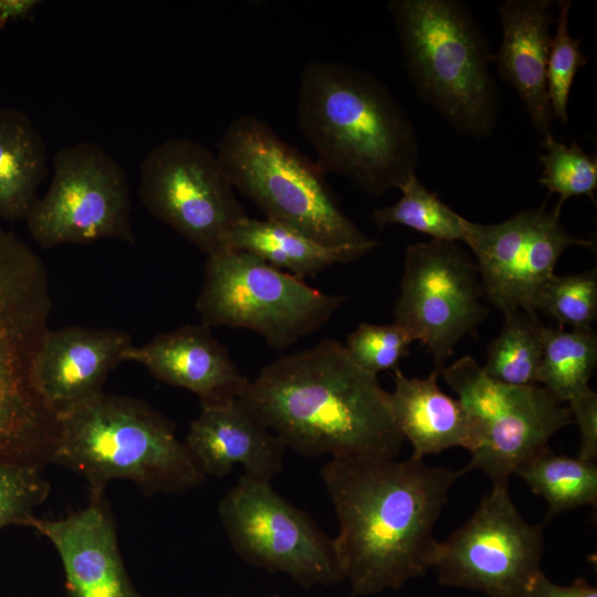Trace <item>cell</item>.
<instances>
[{"instance_id": "6da1fadb", "label": "cell", "mask_w": 597, "mask_h": 597, "mask_svg": "<svg viewBox=\"0 0 597 597\" xmlns=\"http://www.w3.org/2000/svg\"><path fill=\"white\" fill-rule=\"evenodd\" d=\"M468 467H430L410 457L331 458L321 478L338 520L337 557L355 596L398 589L434 567V524Z\"/></svg>"}, {"instance_id": "7a4b0ae2", "label": "cell", "mask_w": 597, "mask_h": 597, "mask_svg": "<svg viewBox=\"0 0 597 597\" xmlns=\"http://www.w3.org/2000/svg\"><path fill=\"white\" fill-rule=\"evenodd\" d=\"M387 395L345 345L326 338L264 366L239 398L301 455L397 458L405 439Z\"/></svg>"}, {"instance_id": "3957f363", "label": "cell", "mask_w": 597, "mask_h": 597, "mask_svg": "<svg viewBox=\"0 0 597 597\" xmlns=\"http://www.w3.org/2000/svg\"><path fill=\"white\" fill-rule=\"evenodd\" d=\"M297 123L324 174L381 196L400 188L419 160L416 129L373 74L335 61H312L300 76Z\"/></svg>"}, {"instance_id": "277c9868", "label": "cell", "mask_w": 597, "mask_h": 597, "mask_svg": "<svg viewBox=\"0 0 597 597\" xmlns=\"http://www.w3.org/2000/svg\"><path fill=\"white\" fill-rule=\"evenodd\" d=\"M52 463L81 475L90 494L114 480L145 495L181 493L205 480L170 420L139 399L105 392L57 418Z\"/></svg>"}, {"instance_id": "5b68a950", "label": "cell", "mask_w": 597, "mask_h": 597, "mask_svg": "<svg viewBox=\"0 0 597 597\" xmlns=\"http://www.w3.org/2000/svg\"><path fill=\"white\" fill-rule=\"evenodd\" d=\"M388 10L417 96L458 133L490 136L501 106L489 69L494 54L469 8L457 0H392Z\"/></svg>"}, {"instance_id": "8992f818", "label": "cell", "mask_w": 597, "mask_h": 597, "mask_svg": "<svg viewBox=\"0 0 597 597\" xmlns=\"http://www.w3.org/2000/svg\"><path fill=\"white\" fill-rule=\"evenodd\" d=\"M51 310L43 260L0 226V460L40 469L52 463L57 433L33 381Z\"/></svg>"}, {"instance_id": "52a82bcc", "label": "cell", "mask_w": 597, "mask_h": 597, "mask_svg": "<svg viewBox=\"0 0 597 597\" xmlns=\"http://www.w3.org/2000/svg\"><path fill=\"white\" fill-rule=\"evenodd\" d=\"M217 157L234 190L265 219L329 245H378L342 210L323 170L263 119L243 115L221 136Z\"/></svg>"}, {"instance_id": "ba28073f", "label": "cell", "mask_w": 597, "mask_h": 597, "mask_svg": "<svg viewBox=\"0 0 597 597\" xmlns=\"http://www.w3.org/2000/svg\"><path fill=\"white\" fill-rule=\"evenodd\" d=\"M344 301L252 253L226 249L207 255L196 308L209 327L245 328L283 350L326 325Z\"/></svg>"}, {"instance_id": "9c48e42d", "label": "cell", "mask_w": 597, "mask_h": 597, "mask_svg": "<svg viewBox=\"0 0 597 597\" xmlns=\"http://www.w3.org/2000/svg\"><path fill=\"white\" fill-rule=\"evenodd\" d=\"M441 375L471 422L474 444L468 468L482 471L493 484L509 483L523 462L549 448V439L573 422L568 407L542 386L499 383L469 355Z\"/></svg>"}, {"instance_id": "30bf717a", "label": "cell", "mask_w": 597, "mask_h": 597, "mask_svg": "<svg viewBox=\"0 0 597 597\" xmlns=\"http://www.w3.org/2000/svg\"><path fill=\"white\" fill-rule=\"evenodd\" d=\"M218 515L233 551L248 564L284 574L304 588L345 579L334 538L271 482L242 474L220 500Z\"/></svg>"}, {"instance_id": "8fae6325", "label": "cell", "mask_w": 597, "mask_h": 597, "mask_svg": "<svg viewBox=\"0 0 597 597\" xmlns=\"http://www.w3.org/2000/svg\"><path fill=\"white\" fill-rule=\"evenodd\" d=\"M51 184L25 218L42 248L101 239L136 242L129 182L122 165L101 146L81 142L59 149Z\"/></svg>"}, {"instance_id": "7c38bea8", "label": "cell", "mask_w": 597, "mask_h": 597, "mask_svg": "<svg viewBox=\"0 0 597 597\" xmlns=\"http://www.w3.org/2000/svg\"><path fill=\"white\" fill-rule=\"evenodd\" d=\"M146 210L207 255L222 251L248 217L218 157L187 137L154 147L140 164Z\"/></svg>"}, {"instance_id": "4fadbf2b", "label": "cell", "mask_w": 597, "mask_h": 597, "mask_svg": "<svg viewBox=\"0 0 597 597\" xmlns=\"http://www.w3.org/2000/svg\"><path fill=\"white\" fill-rule=\"evenodd\" d=\"M476 264L457 242L407 247L395 323L431 355L439 375L458 342L474 335L488 314Z\"/></svg>"}, {"instance_id": "5bb4252c", "label": "cell", "mask_w": 597, "mask_h": 597, "mask_svg": "<svg viewBox=\"0 0 597 597\" xmlns=\"http://www.w3.org/2000/svg\"><path fill=\"white\" fill-rule=\"evenodd\" d=\"M507 485L493 484L470 520L440 544L434 567L441 585L490 597H525L541 570L543 525L522 517Z\"/></svg>"}, {"instance_id": "9a60e30c", "label": "cell", "mask_w": 597, "mask_h": 597, "mask_svg": "<svg viewBox=\"0 0 597 597\" xmlns=\"http://www.w3.org/2000/svg\"><path fill=\"white\" fill-rule=\"evenodd\" d=\"M464 241L476 258L483 293L503 313L536 314L537 298L555 275L559 256L570 247L591 248L593 241L573 237L559 214L544 206L521 210L490 224L465 219Z\"/></svg>"}, {"instance_id": "2e32d148", "label": "cell", "mask_w": 597, "mask_h": 597, "mask_svg": "<svg viewBox=\"0 0 597 597\" xmlns=\"http://www.w3.org/2000/svg\"><path fill=\"white\" fill-rule=\"evenodd\" d=\"M31 528L57 552L65 597H145L125 567L105 493L90 494L85 507L65 517H36Z\"/></svg>"}, {"instance_id": "e0dca14e", "label": "cell", "mask_w": 597, "mask_h": 597, "mask_svg": "<svg viewBox=\"0 0 597 597\" xmlns=\"http://www.w3.org/2000/svg\"><path fill=\"white\" fill-rule=\"evenodd\" d=\"M133 345L129 334L116 328H49L33 365L35 389L59 418L104 392L108 374Z\"/></svg>"}, {"instance_id": "ac0fdd59", "label": "cell", "mask_w": 597, "mask_h": 597, "mask_svg": "<svg viewBox=\"0 0 597 597\" xmlns=\"http://www.w3.org/2000/svg\"><path fill=\"white\" fill-rule=\"evenodd\" d=\"M184 443L205 478H223L241 465L268 482L282 471L286 449L240 398L200 406Z\"/></svg>"}, {"instance_id": "d6986e66", "label": "cell", "mask_w": 597, "mask_h": 597, "mask_svg": "<svg viewBox=\"0 0 597 597\" xmlns=\"http://www.w3.org/2000/svg\"><path fill=\"white\" fill-rule=\"evenodd\" d=\"M124 362L138 363L156 379L193 392L200 406L239 398L249 381L203 323L182 325L144 345H133Z\"/></svg>"}, {"instance_id": "ffe728a7", "label": "cell", "mask_w": 597, "mask_h": 597, "mask_svg": "<svg viewBox=\"0 0 597 597\" xmlns=\"http://www.w3.org/2000/svg\"><path fill=\"white\" fill-rule=\"evenodd\" d=\"M551 0H506L498 8L502 42L494 61L500 77L512 86L534 128L545 135L554 121L546 65L555 19Z\"/></svg>"}, {"instance_id": "44dd1931", "label": "cell", "mask_w": 597, "mask_h": 597, "mask_svg": "<svg viewBox=\"0 0 597 597\" xmlns=\"http://www.w3.org/2000/svg\"><path fill=\"white\" fill-rule=\"evenodd\" d=\"M439 374L426 378L407 377L394 369L395 387L388 392L392 420L412 447L411 458L422 460L453 447L473 449L470 419L459 399L444 394L438 385Z\"/></svg>"}, {"instance_id": "7402d4cb", "label": "cell", "mask_w": 597, "mask_h": 597, "mask_svg": "<svg viewBox=\"0 0 597 597\" xmlns=\"http://www.w3.org/2000/svg\"><path fill=\"white\" fill-rule=\"evenodd\" d=\"M376 247L329 245L286 224L248 216L233 228L226 249L252 253L303 280L334 264L357 260Z\"/></svg>"}, {"instance_id": "603a6c76", "label": "cell", "mask_w": 597, "mask_h": 597, "mask_svg": "<svg viewBox=\"0 0 597 597\" xmlns=\"http://www.w3.org/2000/svg\"><path fill=\"white\" fill-rule=\"evenodd\" d=\"M46 175V145L32 119L0 108V219L25 220Z\"/></svg>"}, {"instance_id": "cb8c5ba5", "label": "cell", "mask_w": 597, "mask_h": 597, "mask_svg": "<svg viewBox=\"0 0 597 597\" xmlns=\"http://www.w3.org/2000/svg\"><path fill=\"white\" fill-rule=\"evenodd\" d=\"M547 503L545 522L554 515L597 503V465L554 453L549 448L523 462L514 472Z\"/></svg>"}, {"instance_id": "d4e9b609", "label": "cell", "mask_w": 597, "mask_h": 597, "mask_svg": "<svg viewBox=\"0 0 597 597\" xmlns=\"http://www.w3.org/2000/svg\"><path fill=\"white\" fill-rule=\"evenodd\" d=\"M597 362V336L589 329L545 326L537 383L559 402H568L588 390Z\"/></svg>"}, {"instance_id": "484cf974", "label": "cell", "mask_w": 597, "mask_h": 597, "mask_svg": "<svg viewBox=\"0 0 597 597\" xmlns=\"http://www.w3.org/2000/svg\"><path fill=\"white\" fill-rule=\"evenodd\" d=\"M499 336L488 347L482 367L492 379L511 386H536L543 355L544 331L536 314L505 312Z\"/></svg>"}, {"instance_id": "4316f807", "label": "cell", "mask_w": 597, "mask_h": 597, "mask_svg": "<svg viewBox=\"0 0 597 597\" xmlns=\"http://www.w3.org/2000/svg\"><path fill=\"white\" fill-rule=\"evenodd\" d=\"M399 190L402 196L398 202L374 210L373 219L378 226L401 224L428 234L432 240L464 241L465 218L443 203L437 193L427 189L416 174L411 175Z\"/></svg>"}, {"instance_id": "83f0119b", "label": "cell", "mask_w": 597, "mask_h": 597, "mask_svg": "<svg viewBox=\"0 0 597 597\" xmlns=\"http://www.w3.org/2000/svg\"><path fill=\"white\" fill-rule=\"evenodd\" d=\"M543 147L545 151L538 157L543 166L538 182L549 195L559 196L554 212L559 214L563 205L574 196H587L596 203V156L586 154L575 140L569 146L556 140L551 133L544 135Z\"/></svg>"}, {"instance_id": "f1b7e54d", "label": "cell", "mask_w": 597, "mask_h": 597, "mask_svg": "<svg viewBox=\"0 0 597 597\" xmlns=\"http://www.w3.org/2000/svg\"><path fill=\"white\" fill-rule=\"evenodd\" d=\"M555 320L559 328L589 329L597 316V272L554 275L542 290L536 312Z\"/></svg>"}, {"instance_id": "f546056e", "label": "cell", "mask_w": 597, "mask_h": 597, "mask_svg": "<svg viewBox=\"0 0 597 597\" xmlns=\"http://www.w3.org/2000/svg\"><path fill=\"white\" fill-rule=\"evenodd\" d=\"M572 1H558V15L552 36L546 65V83L554 119L568 122L567 104L577 71L587 64L588 59L580 50V39H573L568 30V15Z\"/></svg>"}, {"instance_id": "4dcf8cb0", "label": "cell", "mask_w": 597, "mask_h": 597, "mask_svg": "<svg viewBox=\"0 0 597 597\" xmlns=\"http://www.w3.org/2000/svg\"><path fill=\"white\" fill-rule=\"evenodd\" d=\"M40 468L0 460V530L31 527L34 511L49 496L51 485Z\"/></svg>"}, {"instance_id": "1f68e13d", "label": "cell", "mask_w": 597, "mask_h": 597, "mask_svg": "<svg viewBox=\"0 0 597 597\" xmlns=\"http://www.w3.org/2000/svg\"><path fill=\"white\" fill-rule=\"evenodd\" d=\"M412 342L410 333L395 322L363 323L348 335L345 348L356 365L377 376L398 368L399 362L409 355Z\"/></svg>"}, {"instance_id": "d6a6232c", "label": "cell", "mask_w": 597, "mask_h": 597, "mask_svg": "<svg viewBox=\"0 0 597 597\" xmlns=\"http://www.w3.org/2000/svg\"><path fill=\"white\" fill-rule=\"evenodd\" d=\"M572 421L579 430L578 458L589 462L597 459V394L588 389L568 401Z\"/></svg>"}, {"instance_id": "836d02e7", "label": "cell", "mask_w": 597, "mask_h": 597, "mask_svg": "<svg viewBox=\"0 0 597 597\" xmlns=\"http://www.w3.org/2000/svg\"><path fill=\"white\" fill-rule=\"evenodd\" d=\"M525 597H597V588L584 578H577L569 586L557 585L538 570L531 580Z\"/></svg>"}, {"instance_id": "e575fe53", "label": "cell", "mask_w": 597, "mask_h": 597, "mask_svg": "<svg viewBox=\"0 0 597 597\" xmlns=\"http://www.w3.org/2000/svg\"><path fill=\"white\" fill-rule=\"evenodd\" d=\"M41 2L39 0H0V29L11 20L27 18Z\"/></svg>"}, {"instance_id": "d590c367", "label": "cell", "mask_w": 597, "mask_h": 597, "mask_svg": "<svg viewBox=\"0 0 597 597\" xmlns=\"http://www.w3.org/2000/svg\"><path fill=\"white\" fill-rule=\"evenodd\" d=\"M218 597H237V596H226V595H223V596H218ZM271 597H277V596H271Z\"/></svg>"}]
</instances>
